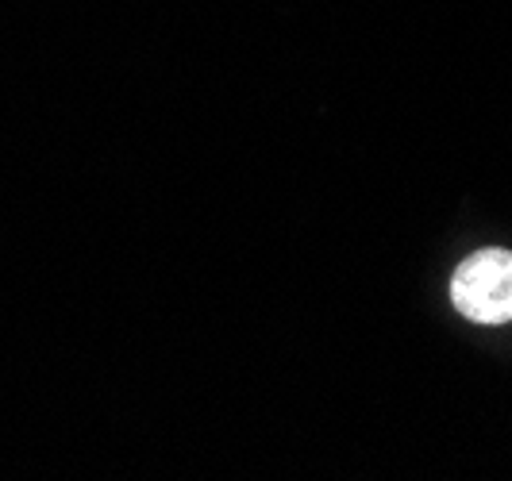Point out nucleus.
I'll use <instances>...</instances> for the list:
<instances>
[{
  "label": "nucleus",
  "instance_id": "1",
  "mask_svg": "<svg viewBox=\"0 0 512 481\" xmlns=\"http://www.w3.org/2000/svg\"><path fill=\"white\" fill-rule=\"evenodd\" d=\"M451 301L474 324L512 320V251L470 254L451 278Z\"/></svg>",
  "mask_w": 512,
  "mask_h": 481
}]
</instances>
